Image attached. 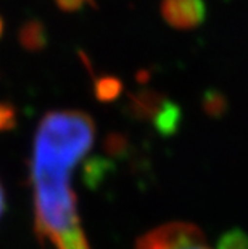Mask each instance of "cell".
<instances>
[{
    "mask_svg": "<svg viewBox=\"0 0 248 249\" xmlns=\"http://www.w3.org/2000/svg\"><path fill=\"white\" fill-rule=\"evenodd\" d=\"M15 109L12 105L8 103H0V132L10 130L15 127Z\"/></svg>",
    "mask_w": 248,
    "mask_h": 249,
    "instance_id": "8992f818",
    "label": "cell"
},
{
    "mask_svg": "<svg viewBox=\"0 0 248 249\" xmlns=\"http://www.w3.org/2000/svg\"><path fill=\"white\" fill-rule=\"evenodd\" d=\"M97 127L84 111H50L33 145L29 174L34 195V230L55 249H92L77 211L71 174L95 142Z\"/></svg>",
    "mask_w": 248,
    "mask_h": 249,
    "instance_id": "6da1fadb",
    "label": "cell"
},
{
    "mask_svg": "<svg viewBox=\"0 0 248 249\" xmlns=\"http://www.w3.org/2000/svg\"><path fill=\"white\" fill-rule=\"evenodd\" d=\"M135 249H213L203 233L189 224H168L145 233Z\"/></svg>",
    "mask_w": 248,
    "mask_h": 249,
    "instance_id": "7a4b0ae2",
    "label": "cell"
},
{
    "mask_svg": "<svg viewBox=\"0 0 248 249\" xmlns=\"http://www.w3.org/2000/svg\"><path fill=\"white\" fill-rule=\"evenodd\" d=\"M119 92H121V82L114 77H102L95 84L97 97L98 100H103V102L116 98L119 95Z\"/></svg>",
    "mask_w": 248,
    "mask_h": 249,
    "instance_id": "5b68a950",
    "label": "cell"
},
{
    "mask_svg": "<svg viewBox=\"0 0 248 249\" xmlns=\"http://www.w3.org/2000/svg\"><path fill=\"white\" fill-rule=\"evenodd\" d=\"M161 17L176 29H193L207 17L205 0H161Z\"/></svg>",
    "mask_w": 248,
    "mask_h": 249,
    "instance_id": "3957f363",
    "label": "cell"
},
{
    "mask_svg": "<svg viewBox=\"0 0 248 249\" xmlns=\"http://www.w3.org/2000/svg\"><path fill=\"white\" fill-rule=\"evenodd\" d=\"M92 3V0H55V3L58 5V8L61 12H77L82 8L84 3Z\"/></svg>",
    "mask_w": 248,
    "mask_h": 249,
    "instance_id": "52a82bcc",
    "label": "cell"
},
{
    "mask_svg": "<svg viewBox=\"0 0 248 249\" xmlns=\"http://www.w3.org/2000/svg\"><path fill=\"white\" fill-rule=\"evenodd\" d=\"M18 39L23 49L29 52H38L47 45V31L39 19H31L21 26Z\"/></svg>",
    "mask_w": 248,
    "mask_h": 249,
    "instance_id": "277c9868",
    "label": "cell"
},
{
    "mask_svg": "<svg viewBox=\"0 0 248 249\" xmlns=\"http://www.w3.org/2000/svg\"><path fill=\"white\" fill-rule=\"evenodd\" d=\"M3 213H5V192L2 183H0V217L3 215Z\"/></svg>",
    "mask_w": 248,
    "mask_h": 249,
    "instance_id": "ba28073f",
    "label": "cell"
},
{
    "mask_svg": "<svg viewBox=\"0 0 248 249\" xmlns=\"http://www.w3.org/2000/svg\"><path fill=\"white\" fill-rule=\"evenodd\" d=\"M2 33H3V21L0 18V36H2Z\"/></svg>",
    "mask_w": 248,
    "mask_h": 249,
    "instance_id": "9c48e42d",
    "label": "cell"
}]
</instances>
